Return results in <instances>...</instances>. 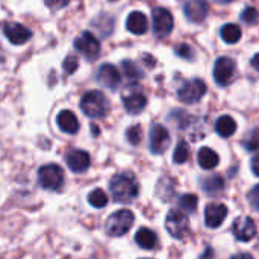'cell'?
I'll use <instances>...</instances> for the list:
<instances>
[{"mask_svg": "<svg viewBox=\"0 0 259 259\" xmlns=\"http://www.w3.org/2000/svg\"><path fill=\"white\" fill-rule=\"evenodd\" d=\"M109 190L115 202L118 203H131L138 197L140 185L134 175L120 173L115 175L109 182Z\"/></svg>", "mask_w": 259, "mask_h": 259, "instance_id": "6da1fadb", "label": "cell"}, {"mask_svg": "<svg viewBox=\"0 0 259 259\" xmlns=\"http://www.w3.org/2000/svg\"><path fill=\"white\" fill-rule=\"evenodd\" d=\"M80 109L90 118H102L108 114L109 102L102 91H88L80 99Z\"/></svg>", "mask_w": 259, "mask_h": 259, "instance_id": "7a4b0ae2", "label": "cell"}, {"mask_svg": "<svg viewBox=\"0 0 259 259\" xmlns=\"http://www.w3.org/2000/svg\"><path fill=\"white\" fill-rule=\"evenodd\" d=\"M65 182L64 170L58 164H47L38 170V184L49 191H61Z\"/></svg>", "mask_w": 259, "mask_h": 259, "instance_id": "3957f363", "label": "cell"}, {"mask_svg": "<svg viewBox=\"0 0 259 259\" xmlns=\"http://www.w3.org/2000/svg\"><path fill=\"white\" fill-rule=\"evenodd\" d=\"M134 212L129 209H120L111 214L105 223V231L111 237H121L129 232L134 225Z\"/></svg>", "mask_w": 259, "mask_h": 259, "instance_id": "277c9868", "label": "cell"}, {"mask_svg": "<svg viewBox=\"0 0 259 259\" xmlns=\"http://www.w3.org/2000/svg\"><path fill=\"white\" fill-rule=\"evenodd\" d=\"M165 228L173 238L182 240L190 234V220L184 212H181L178 209H171L167 214Z\"/></svg>", "mask_w": 259, "mask_h": 259, "instance_id": "5b68a950", "label": "cell"}, {"mask_svg": "<svg viewBox=\"0 0 259 259\" xmlns=\"http://www.w3.org/2000/svg\"><path fill=\"white\" fill-rule=\"evenodd\" d=\"M74 49L88 61H96L100 55V42L91 32H83L74 39Z\"/></svg>", "mask_w": 259, "mask_h": 259, "instance_id": "8992f818", "label": "cell"}, {"mask_svg": "<svg viewBox=\"0 0 259 259\" xmlns=\"http://www.w3.org/2000/svg\"><path fill=\"white\" fill-rule=\"evenodd\" d=\"M205 93H206L205 82L200 79H193V80L187 82L178 91V96H179V100L184 103H196L205 96Z\"/></svg>", "mask_w": 259, "mask_h": 259, "instance_id": "52a82bcc", "label": "cell"}, {"mask_svg": "<svg viewBox=\"0 0 259 259\" xmlns=\"http://www.w3.org/2000/svg\"><path fill=\"white\" fill-rule=\"evenodd\" d=\"M150 150L155 155L164 153L170 146V134L162 124H153L150 129Z\"/></svg>", "mask_w": 259, "mask_h": 259, "instance_id": "ba28073f", "label": "cell"}, {"mask_svg": "<svg viewBox=\"0 0 259 259\" xmlns=\"http://www.w3.org/2000/svg\"><path fill=\"white\" fill-rule=\"evenodd\" d=\"M3 33L14 46H21L32 38V30L20 23H6L3 26Z\"/></svg>", "mask_w": 259, "mask_h": 259, "instance_id": "9c48e42d", "label": "cell"}, {"mask_svg": "<svg viewBox=\"0 0 259 259\" xmlns=\"http://www.w3.org/2000/svg\"><path fill=\"white\" fill-rule=\"evenodd\" d=\"M96 79L100 85L109 88V90H115L120 82H121V74L118 71V68L112 64H102L97 70Z\"/></svg>", "mask_w": 259, "mask_h": 259, "instance_id": "30bf717a", "label": "cell"}, {"mask_svg": "<svg viewBox=\"0 0 259 259\" xmlns=\"http://www.w3.org/2000/svg\"><path fill=\"white\" fill-rule=\"evenodd\" d=\"M235 61L231 58H219L214 67V77L219 85H229L234 79L235 73Z\"/></svg>", "mask_w": 259, "mask_h": 259, "instance_id": "8fae6325", "label": "cell"}, {"mask_svg": "<svg viewBox=\"0 0 259 259\" xmlns=\"http://www.w3.org/2000/svg\"><path fill=\"white\" fill-rule=\"evenodd\" d=\"M67 165L73 173H83L90 168L91 165V158L90 153L80 149H73L67 153L65 156Z\"/></svg>", "mask_w": 259, "mask_h": 259, "instance_id": "7c38bea8", "label": "cell"}, {"mask_svg": "<svg viewBox=\"0 0 259 259\" xmlns=\"http://www.w3.org/2000/svg\"><path fill=\"white\" fill-rule=\"evenodd\" d=\"M232 231L240 241H250L256 235V225L252 217L241 215L234 222Z\"/></svg>", "mask_w": 259, "mask_h": 259, "instance_id": "4fadbf2b", "label": "cell"}, {"mask_svg": "<svg viewBox=\"0 0 259 259\" xmlns=\"http://www.w3.org/2000/svg\"><path fill=\"white\" fill-rule=\"evenodd\" d=\"M173 15L162 8L153 11V30L158 36H167L173 30Z\"/></svg>", "mask_w": 259, "mask_h": 259, "instance_id": "5bb4252c", "label": "cell"}, {"mask_svg": "<svg viewBox=\"0 0 259 259\" xmlns=\"http://www.w3.org/2000/svg\"><path fill=\"white\" fill-rule=\"evenodd\" d=\"M184 11L185 17L191 23H202L209 12V6L205 0H188L184 6Z\"/></svg>", "mask_w": 259, "mask_h": 259, "instance_id": "9a60e30c", "label": "cell"}, {"mask_svg": "<svg viewBox=\"0 0 259 259\" xmlns=\"http://www.w3.org/2000/svg\"><path fill=\"white\" fill-rule=\"evenodd\" d=\"M228 217V208L223 203H211L205 211V223L208 228H220Z\"/></svg>", "mask_w": 259, "mask_h": 259, "instance_id": "2e32d148", "label": "cell"}, {"mask_svg": "<svg viewBox=\"0 0 259 259\" xmlns=\"http://www.w3.org/2000/svg\"><path fill=\"white\" fill-rule=\"evenodd\" d=\"M126 27L129 32L135 33V35H143L147 32V27H149V21H147V17L140 12V11H134L127 15V20H126Z\"/></svg>", "mask_w": 259, "mask_h": 259, "instance_id": "e0dca14e", "label": "cell"}, {"mask_svg": "<svg viewBox=\"0 0 259 259\" xmlns=\"http://www.w3.org/2000/svg\"><path fill=\"white\" fill-rule=\"evenodd\" d=\"M123 105L129 114H138L146 108L147 99L141 93H124L123 94Z\"/></svg>", "mask_w": 259, "mask_h": 259, "instance_id": "ac0fdd59", "label": "cell"}, {"mask_svg": "<svg viewBox=\"0 0 259 259\" xmlns=\"http://www.w3.org/2000/svg\"><path fill=\"white\" fill-rule=\"evenodd\" d=\"M56 123H58V127L65 134H76L79 131V120L74 115V112L68 109H64L58 114Z\"/></svg>", "mask_w": 259, "mask_h": 259, "instance_id": "d6986e66", "label": "cell"}, {"mask_svg": "<svg viewBox=\"0 0 259 259\" xmlns=\"http://www.w3.org/2000/svg\"><path fill=\"white\" fill-rule=\"evenodd\" d=\"M197 161H199V165L203 168V170H211V168H215L219 165V155L209 149V147H202L197 153Z\"/></svg>", "mask_w": 259, "mask_h": 259, "instance_id": "ffe728a7", "label": "cell"}, {"mask_svg": "<svg viewBox=\"0 0 259 259\" xmlns=\"http://www.w3.org/2000/svg\"><path fill=\"white\" fill-rule=\"evenodd\" d=\"M135 241L137 244L141 247V249H146V250H150L156 246L158 243V238H156V234L147 228H141L137 234H135Z\"/></svg>", "mask_w": 259, "mask_h": 259, "instance_id": "44dd1931", "label": "cell"}, {"mask_svg": "<svg viewBox=\"0 0 259 259\" xmlns=\"http://www.w3.org/2000/svg\"><path fill=\"white\" fill-rule=\"evenodd\" d=\"M200 185H202V190L206 193V194H219L223 191L225 188V181L222 176L219 175H214V176H206L200 181Z\"/></svg>", "mask_w": 259, "mask_h": 259, "instance_id": "7402d4cb", "label": "cell"}, {"mask_svg": "<svg viewBox=\"0 0 259 259\" xmlns=\"http://www.w3.org/2000/svg\"><path fill=\"white\" fill-rule=\"evenodd\" d=\"M215 131H217V134H219L220 137L229 138V137H232V135L235 134V131H237V123H235V120H234L231 115H223V117H220V118L217 120V123H215Z\"/></svg>", "mask_w": 259, "mask_h": 259, "instance_id": "603a6c76", "label": "cell"}, {"mask_svg": "<svg viewBox=\"0 0 259 259\" xmlns=\"http://www.w3.org/2000/svg\"><path fill=\"white\" fill-rule=\"evenodd\" d=\"M220 35H222V38H223L225 42H228V44H235V42H238L240 38H241V29H240V26H237V24H234V23H228V24H225V26L222 27Z\"/></svg>", "mask_w": 259, "mask_h": 259, "instance_id": "cb8c5ba5", "label": "cell"}, {"mask_svg": "<svg viewBox=\"0 0 259 259\" xmlns=\"http://www.w3.org/2000/svg\"><path fill=\"white\" fill-rule=\"evenodd\" d=\"M156 194L159 199H162L164 202H168L173 194H175V181L170 179V178H162L159 182H158V187H156Z\"/></svg>", "mask_w": 259, "mask_h": 259, "instance_id": "d4e9b609", "label": "cell"}, {"mask_svg": "<svg viewBox=\"0 0 259 259\" xmlns=\"http://www.w3.org/2000/svg\"><path fill=\"white\" fill-rule=\"evenodd\" d=\"M88 202H90L91 206H94L97 209H102V208H105L108 205V196H106V193L103 190L96 188L88 194Z\"/></svg>", "mask_w": 259, "mask_h": 259, "instance_id": "484cf974", "label": "cell"}, {"mask_svg": "<svg viewBox=\"0 0 259 259\" xmlns=\"http://www.w3.org/2000/svg\"><path fill=\"white\" fill-rule=\"evenodd\" d=\"M121 68H123L126 77H129V79H132V80H138V79L143 77L141 70H140L138 65H137L135 62H132V61H123V62H121Z\"/></svg>", "mask_w": 259, "mask_h": 259, "instance_id": "4316f807", "label": "cell"}, {"mask_svg": "<svg viewBox=\"0 0 259 259\" xmlns=\"http://www.w3.org/2000/svg\"><path fill=\"white\" fill-rule=\"evenodd\" d=\"M188 158H190V149H188L187 143L179 141V144L176 146L175 153H173V161L176 164H184V162L188 161Z\"/></svg>", "mask_w": 259, "mask_h": 259, "instance_id": "83f0119b", "label": "cell"}, {"mask_svg": "<svg viewBox=\"0 0 259 259\" xmlns=\"http://www.w3.org/2000/svg\"><path fill=\"white\" fill-rule=\"evenodd\" d=\"M126 138L127 141L132 144V146H137L141 143V138H143V129L141 126L135 124V126H131L127 131H126Z\"/></svg>", "mask_w": 259, "mask_h": 259, "instance_id": "f1b7e54d", "label": "cell"}, {"mask_svg": "<svg viewBox=\"0 0 259 259\" xmlns=\"http://www.w3.org/2000/svg\"><path fill=\"white\" fill-rule=\"evenodd\" d=\"M179 206L185 211H194L197 208V197L194 194H185L179 199Z\"/></svg>", "mask_w": 259, "mask_h": 259, "instance_id": "f546056e", "label": "cell"}, {"mask_svg": "<svg viewBox=\"0 0 259 259\" xmlns=\"http://www.w3.org/2000/svg\"><path fill=\"white\" fill-rule=\"evenodd\" d=\"M241 20L247 24H256L259 21V12L256 8H246L241 14Z\"/></svg>", "mask_w": 259, "mask_h": 259, "instance_id": "4dcf8cb0", "label": "cell"}, {"mask_svg": "<svg viewBox=\"0 0 259 259\" xmlns=\"http://www.w3.org/2000/svg\"><path fill=\"white\" fill-rule=\"evenodd\" d=\"M244 147L247 149V150H250V152H253V150H258L259 149V131H252L247 137H246V140H244Z\"/></svg>", "mask_w": 259, "mask_h": 259, "instance_id": "1f68e13d", "label": "cell"}, {"mask_svg": "<svg viewBox=\"0 0 259 259\" xmlns=\"http://www.w3.org/2000/svg\"><path fill=\"white\" fill-rule=\"evenodd\" d=\"M62 67H64V70H65L67 74H73L77 70V67H79L77 58L76 56H67L65 61H64V64H62Z\"/></svg>", "mask_w": 259, "mask_h": 259, "instance_id": "d6a6232c", "label": "cell"}, {"mask_svg": "<svg viewBox=\"0 0 259 259\" xmlns=\"http://www.w3.org/2000/svg\"><path fill=\"white\" fill-rule=\"evenodd\" d=\"M178 55H179V56H182V58H185V59H193V58H194V52H193V49H191L190 46H187V44L179 46V49H178Z\"/></svg>", "mask_w": 259, "mask_h": 259, "instance_id": "836d02e7", "label": "cell"}, {"mask_svg": "<svg viewBox=\"0 0 259 259\" xmlns=\"http://www.w3.org/2000/svg\"><path fill=\"white\" fill-rule=\"evenodd\" d=\"M249 200H250L252 206H253L256 211H259V185L252 188V191L249 193Z\"/></svg>", "mask_w": 259, "mask_h": 259, "instance_id": "e575fe53", "label": "cell"}, {"mask_svg": "<svg viewBox=\"0 0 259 259\" xmlns=\"http://www.w3.org/2000/svg\"><path fill=\"white\" fill-rule=\"evenodd\" d=\"M44 3L50 8V9H62V8H65L68 3H70V0H44Z\"/></svg>", "mask_w": 259, "mask_h": 259, "instance_id": "d590c367", "label": "cell"}, {"mask_svg": "<svg viewBox=\"0 0 259 259\" xmlns=\"http://www.w3.org/2000/svg\"><path fill=\"white\" fill-rule=\"evenodd\" d=\"M252 170H253V173L259 176V155H256L253 159H252Z\"/></svg>", "mask_w": 259, "mask_h": 259, "instance_id": "8d00e7d4", "label": "cell"}, {"mask_svg": "<svg viewBox=\"0 0 259 259\" xmlns=\"http://www.w3.org/2000/svg\"><path fill=\"white\" fill-rule=\"evenodd\" d=\"M231 259H255L252 255H249V253H238V255H235V256H232Z\"/></svg>", "mask_w": 259, "mask_h": 259, "instance_id": "74e56055", "label": "cell"}, {"mask_svg": "<svg viewBox=\"0 0 259 259\" xmlns=\"http://www.w3.org/2000/svg\"><path fill=\"white\" fill-rule=\"evenodd\" d=\"M252 67H253L256 71H259V53L253 56V59H252Z\"/></svg>", "mask_w": 259, "mask_h": 259, "instance_id": "f35d334b", "label": "cell"}, {"mask_svg": "<svg viewBox=\"0 0 259 259\" xmlns=\"http://www.w3.org/2000/svg\"><path fill=\"white\" fill-rule=\"evenodd\" d=\"M217 3H231L232 0H215Z\"/></svg>", "mask_w": 259, "mask_h": 259, "instance_id": "ab89813d", "label": "cell"}, {"mask_svg": "<svg viewBox=\"0 0 259 259\" xmlns=\"http://www.w3.org/2000/svg\"><path fill=\"white\" fill-rule=\"evenodd\" d=\"M141 259H149V258H141Z\"/></svg>", "mask_w": 259, "mask_h": 259, "instance_id": "60d3db41", "label": "cell"}, {"mask_svg": "<svg viewBox=\"0 0 259 259\" xmlns=\"http://www.w3.org/2000/svg\"><path fill=\"white\" fill-rule=\"evenodd\" d=\"M111 2H115V0H111Z\"/></svg>", "mask_w": 259, "mask_h": 259, "instance_id": "b9f144b4", "label": "cell"}]
</instances>
